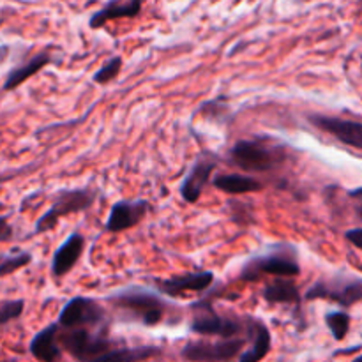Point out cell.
I'll return each mask as SVG.
<instances>
[{
    "mask_svg": "<svg viewBox=\"0 0 362 362\" xmlns=\"http://www.w3.org/2000/svg\"><path fill=\"white\" fill-rule=\"evenodd\" d=\"M117 317L122 322H131L141 327H156L165 322L168 303L156 290L144 286H127L106 297Z\"/></svg>",
    "mask_w": 362,
    "mask_h": 362,
    "instance_id": "cell-1",
    "label": "cell"
},
{
    "mask_svg": "<svg viewBox=\"0 0 362 362\" xmlns=\"http://www.w3.org/2000/svg\"><path fill=\"white\" fill-rule=\"evenodd\" d=\"M288 159V151L271 136H255L237 140L226 154L230 166L247 173H269L281 168Z\"/></svg>",
    "mask_w": 362,
    "mask_h": 362,
    "instance_id": "cell-2",
    "label": "cell"
},
{
    "mask_svg": "<svg viewBox=\"0 0 362 362\" xmlns=\"http://www.w3.org/2000/svg\"><path fill=\"white\" fill-rule=\"evenodd\" d=\"M265 276L272 278H299L300 260L297 246L290 243H279L269 247V251L255 255L244 262L240 267L239 279L246 283H255Z\"/></svg>",
    "mask_w": 362,
    "mask_h": 362,
    "instance_id": "cell-3",
    "label": "cell"
},
{
    "mask_svg": "<svg viewBox=\"0 0 362 362\" xmlns=\"http://www.w3.org/2000/svg\"><path fill=\"white\" fill-rule=\"evenodd\" d=\"M62 352L74 361H99L106 352L115 349L106 336V327H59L57 331Z\"/></svg>",
    "mask_w": 362,
    "mask_h": 362,
    "instance_id": "cell-4",
    "label": "cell"
},
{
    "mask_svg": "<svg viewBox=\"0 0 362 362\" xmlns=\"http://www.w3.org/2000/svg\"><path fill=\"white\" fill-rule=\"evenodd\" d=\"M191 311H193V320L189 324V331L194 334L218 336V338L246 334V318L219 315L207 297L191 303Z\"/></svg>",
    "mask_w": 362,
    "mask_h": 362,
    "instance_id": "cell-5",
    "label": "cell"
},
{
    "mask_svg": "<svg viewBox=\"0 0 362 362\" xmlns=\"http://www.w3.org/2000/svg\"><path fill=\"white\" fill-rule=\"evenodd\" d=\"M98 200V191L90 187H74V189H62L55 194L52 207L35 221L34 233H46L55 228L59 221L66 216L85 212Z\"/></svg>",
    "mask_w": 362,
    "mask_h": 362,
    "instance_id": "cell-6",
    "label": "cell"
},
{
    "mask_svg": "<svg viewBox=\"0 0 362 362\" xmlns=\"http://www.w3.org/2000/svg\"><path fill=\"white\" fill-rule=\"evenodd\" d=\"M306 300H334L341 308H352L362 300V279L359 276L336 274L318 278L304 293Z\"/></svg>",
    "mask_w": 362,
    "mask_h": 362,
    "instance_id": "cell-7",
    "label": "cell"
},
{
    "mask_svg": "<svg viewBox=\"0 0 362 362\" xmlns=\"http://www.w3.org/2000/svg\"><path fill=\"white\" fill-rule=\"evenodd\" d=\"M247 346L246 336H233V338H219L216 341L197 339L189 341L180 350V359L194 362H223L233 361L243 354Z\"/></svg>",
    "mask_w": 362,
    "mask_h": 362,
    "instance_id": "cell-8",
    "label": "cell"
},
{
    "mask_svg": "<svg viewBox=\"0 0 362 362\" xmlns=\"http://www.w3.org/2000/svg\"><path fill=\"white\" fill-rule=\"evenodd\" d=\"M108 310L101 300L78 296L60 310L57 324L59 327H108Z\"/></svg>",
    "mask_w": 362,
    "mask_h": 362,
    "instance_id": "cell-9",
    "label": "cell"
},
{
    "mask_svg": "<svg viewBox=\"0 0 362 362\" xmlns=\"http://www.w3.org/2000/svg\"><path fill=\"white\" fill-rule=\"evenodd\" d=\"M221 163V158L211 151H202L200 154L194 158L191 163L189 170L184 175L182 182H180L179 193L186 204H197L205 193L207 186L211 184L212 175H214L216 168Z\"/></svg>",
    "mask_w": 362,
    "mask_h": 362,
    "instance_id": "cell-10",
    "label": "cell"
},
{
    "mask_svg": "<svg viewBox=\"0 0 362 362\" xmlns=\"http://www.w3.org/2000/svg\"><path fill=\"white\" fill-rule=\"evenodd\" d=\"M306 119L311 126L332 136L339 144L356 148V151H362V124L359 120L322 115V113H308Z\"/></svg>",
    "mask_w": 362,
    "mask_h": 362,
    "instance_id": "cell-11",
    "label": "cell"
},
{
    "mask_svg": "<svg viewBox=\"0 0 362 362\" xmlns=\"http://www.w3.org/2000/svg\"><path fill=\"white\" fill-rule=\"evenodd\" d=\"M214 272H184L172 278H154L152 285L158 293L165 297H180L186 293H205L214 285Z\"/></svg>",
    "mask_w": 362,
    "mask_h": 362,
    "instance_id": "cell-12",
    "label": "cell"
},
{
    "mask_svg": "<svg viewBox=\"0 0 362 362\" xmlns=\"http://www.w3.org/2000/svg\"><path fill=\"white\" fill-rule=\"evenodd\" d=\"M151 202L144 198L136 200H117L110 209L105 230L110 233H120L140 225L151 212Z\"/></svg>",
    "mask_w": 362,
    "mask_h": 362,
    "instance_id": "cell-13",
    "label": "cell"
},
{
    "mask_svg": "<svg viewBox=\"0 0 362 362\" xmlns=\"http://www.w3.org/2000/svg\"><path fill=\"white\" fill-rule=\"evenodd\" d=\"M246 318V339L250 346L243 350L237 361L240 362H258L269 356L272 349V336L271 329L267 327L264 320L257 317H244Z\"/></svg>",
    "mask_w": 362,
    "mask_h": 362,
    "instance_id": "cell-14",
    "label": "cell"
},
{
    "mask_svg": "<svg viewBox=\"0 0 362 362\" xmlns=\"http://www.w3.org/2000/svg\"><path fill=\"white\" fill-rule=\"evenodd\" d=\"M85 235L80 232H73L59 247L55 250L52 258V276L60 279L69 274L76 264L80 262L81 255L85 251Z\"/></svg>",
    "mask_w": 362,
    "mask_h": 362,
    "instance_id": "cell-15",
    "label": "cell"
},
{
    "mask_svg": "<svg viewBox=\"0 0 362 362\" xmlns=\"http://www.w3.org/2000/svg\"><path fill=\"white\" fill-rule=\"evenodd\" d=\"M144 4L145 0H108L101 9L95 11L88 18V27L92 30H98V28H103L110 21L133 20V18L140 16Z\"/></svg>",
    "mask_w": 362,
    "mask_h": 362,
    "instance_id": "cell-16",
    "label": "cell"
},
{
    "mask_svg": "<svg viewBox=\"0 0 362 362\" xmlns=\"http://www.w3.org/2000/svg\"><path fill=\"white\" fill-rule=\"evenodd\" d=\"M262 297L269 304H286L296 308L297 313H303V296L297 286L296 278H276L262 290Z\"/></svg>",
    "mask_w": 362,
    "mask_h": 362,
    "instance_id": "cell-17",
    "label": "cell"
},
{
    "mask_svg": "<svg viewBox=\"0 0 362 362\" xmlns=\"http://www.w3.org/2000/svg\"><path fill=\"white\" fill-rule=\"evenodd\" d=\"M57 331H59V324L55 322V324L46 325L30 339L28 352L34 359L42 362H57L62 359L64 352L57 341Z\"/></svg>",
    "mask_w": 362,
    "mask_h": 362,
    "instance_id": "cell-18",
    "label": "cell"
},
{
    "mask_svg": "<svg viewBox=\"0 0 362 362\" xmlns=\"http://www.w3.org/2000/svg\"><path fill=\"white\" fill-rule=\"evenodd\" d=\"M52 62H53V55L49 52L35 53L34 57H30L28 60H25L23 64H20V66L13 67V69L7 73L2 88L6 92L14 90V88H18L20 85H23L25 81L30 80L34 74H37L39 71H42L46 66H49Z\"/></svg>",
    "mask_w": 362,
    "mask_h": 362,
    "instance_id": "cell-19",
    "label": "cell"
},
{
    "mask_svg": "<svg viewBox=\"0 0 362 362\" xmlns=\"http://www.w3.org/2000/svg\"><path fill=\"white\" fill-rule=\"evenodd\" d=\"M212 186L216 189L223 191L226 194H247V193H260L264 189V182L253 175H244V173H219L212 175Z\"/></svg>",
    "mask_w": 362,
    "mask_h": 362,
    "instance_id": "cell-20",
    "label": "cell"
},
{
    "mask_svg": "<svg viewBox=\"0 0 362 362\" xmlns=\"http://www.w3.org/2000/svg\"><path fill=\"white\" fill-rule=\"evenodd\" d=\"M161 354L159 346H122V349H112L106 352L99 361H117V362H134L147 361L158 357Z\"/></svg>",
    "mask_w": 362,
    "mask_h": 362,
    "instance_id": "cell-21",
    "label": "cell"
},
{
    "mask_svg": "<svg viewBox=\"0 0 362 362\" xmlns=\"http://www.w3.org/2000/svg\"><path fill=\"white\" fill-rule=\"evenodd\" d=\"M324 320L336 341H343L349 336L350 325H352V317L346 311H327Z\"/></svg>",
    "mask_w": 362,
    "mask_h": 362,
    "instance_id": "cell-22",
    "label": "cell"
},
{
    "mask_svg": "<svg viewBox=\"0 0 362 362\" xmlns=\"http://www.w3.org/2000/svg\"><path fill=\"white\" fill-rule=\"evenodd\" d=\"M32 264V255L28 251H18V253H0V278L13 274L20 269Z\"/></svg>",
    "mask_w": 362,
    "mask_h": 362,
    "instance_id": "cell-23",
    "label": "cell"
},
{
    "mask_svg": "<svg viewBox=\"0 0 362 362\" xmlns=\"http://www.w3.org/2000/svg\"><path fill=\"white\" fill-rule=\"evenodd\" d=\"M122 64H124V60L120 55L110 57V59L106 60V62L103 64V66L99 67L94 74H92V80H94V83L106 85V83H110V81L117 80V76H119L120 71H122Z\"/></svg>",
    "mask_w": 362,
    "mask_h": 362,
    "instance_id": "cell-24",
    "label": "cell"
},
{
    "mask_svg": "<svg viewBox=\"0 0 362 362\" xmlns=\"http://www.w3.org/2000/svg\"><path fill=\"white\" fill-rule=\"evenodd\" d=\"M25 300L14 299V300H4L0 303V329L6 327L11 322L18 320L23 315Z\"/></svg>",
    "mask_w": 362,
    "mask_h": 362,
    "instance_id": "cell-25",
    "label": "cell"
},
{
    "mask_svg": "<svg viewBox=\"0 0 362 362\" xmlns=\"http://www.w3.org/2000/svg\"><path fill=\"white\" fill-rule=\"evenodd\" d=\"M14 235V230L13 226L9 225V221H7V216H0V240L2 243H6V240H11Z\"/></svg>",
    "mask_w": 362,
    "mask_h": 362,
    "instance_id": "cell-26",
    "label": "cell"
},
{
    "mask_svg": "<svg viewBox=\"0 0 362 362\" xmlns=\"http://www.w3.org/2000/svg\"><path fill=\"white\" fill-rule=\"evenodd\" d=\"M346 240H350V243L354 244V247L356 250H362V228H354V230H349V232L345 233Z\"/></svg>",
    "mask_w": 362,
    "mask_h": 362,
    "instance_id": "cell-27",
    "label": "cell"
},
{
    "mask_svg": "<svg viewBox=\"0 0 362 362\" xmlns=\"http://www.w3.org/2000/svg\"><path fill=\"white\" fill-rule=\"evenodd\" d=\"M349 197L354 198V200H361V197H362V187H356V189L349 191Z\"/></svg>",
    "mask_w": 362,
    "mask_h": 362,
    "instance_id": "cell-28",
    "label": "cell"
},
{
    "mask_svg": "<svg viewBox=\"0 0 362 362\" xmlns=\"http://www.w3.org/2000/svg\"><path fill=\"white\" fill-rule=\"evenodd\" d=\"M6 55H7V46H0V62L6 59Z\"/></svg>",
    "mask_w": 362,
    "mask_h": 362,
    "instance_id": "cell-29",
    "label": "cell"
}]
</instances>
